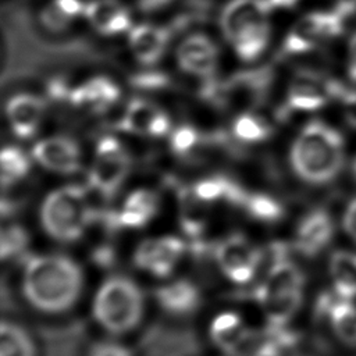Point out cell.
Wrapping results in <instances>:
<instances>
[{
	"instance_id": "obj_38",
	"label": "cell",
	"mask_w": 356,
	"mask_h": 356,
	"mask_svg": "<svg viewBox=\"0 0 356 356\" xmlns=\"http://www.w3.org/2000/svg\"><path fill=\"white\" fill-rule=\"evenodd\" d=\"M270 7H292L296 4L299 0H267Z\"/></svg>"
},
{
	"instance_id": "obj_2",
	"label": "cell",
	"mask_w": 356,
	"mask_h": 356,
	"mask_svg": "<svg viewBox=\"0 0 356 356\" xmlns=\"http://www.w3.org/2000/svg\"><path fill=\"white\" fill-rule=\"evenodd\" d=\"M22 288L33 307L46 313H60L76 302L82 288V273L70 257L36 256L25 266Z\"/></svg>"
},
{
	"instance_id": "obj_13",
	"label": "cell",
	"mask_w": 356,
	"mask_h": 356,
	"mask_svg": "<svg viewBox=\"0 0 356 356\" xmlns=\"http://www.w3.org/2000/svg\"><path fill=\"white\" fill-rule=\"evenodd\" d=\"M32 156L42 167L58 174H72L81 165V150L76 142L67 136L39 140L32 149Z\"/></svg>"
},
{
	"instance_id": "obj_20",
	"label": "cell",
	"mask_w": 356,
	"mask_h": 356,
	"mask_svg": "<svg viewBox=\"0 0 356 356\" xmlns=\"http://www.w3.org/2000/svg\"><path fill=\"white\" fill-rule=\"evenodd\" d=\"M71 102L93 111H104L120 97V88L104 76H96L76 86L70 93Z\"/></svg>"
},
{
	"instance_id": "obj_18",
	"label": "cell",
	"mask_w": 356,
	"mask_h": 356,
	"mask_svg": "<svg viewBox=\"0 0 356 356\" xmlns=\"http://www.w3.org/2000/svg\"><path fill=\"white\" fill-rule=\"evenodd\" d=\"M213 342L229 355H236L245 350V346L252 339V334L245 327L242 318L235 313H222L217 316L210 327Z\"/></svg>"
},
{
	"instance_id": "obj_3",
	"label": "cell",
	"mask_w": 356,
	"mask_h": 356,
	"mask_svg": "<svg viewBox=\"0 0 356 356\" xmlns=\"http://www.w3.org/2000/svg\"><path fill=\"white\" fill-rule=\"evenodd\" d=\"M267 0H231L222 10L220 25L235 53L245 61L256 60L270 39Z\"/></svg>"
},
{
	"instance_id": "obj_5",
	"label": "cell",
	"mask_w": 356,
	"mask_h": 356,
	"mask_svg": "<svg viewBox=\"0 0 356 356\" xmlns=\"http://www.w3.org/2000/svg\"><path fill=\"white\" fill-rule=\"evenodd\" d=\"M143 298L138 285L125 277H111L96 292L93 316L111 334H124L140 321Z\"/></svg>"
},
{
	"instance_id": "obj_33",
	"label": "cell",
	"mask_w": 356,
	"mask_h": 356,
	"mask_svg": "<svg viewBox=\"0 0 356 356\" xmlns=\"http://www.w3.org/2000/svg\"><path fill=\"white\" fill-rule=\"evenodd\" d=\"M341 228L345 235L356 245V196H353L345 206L341 216Z\"/></svg>"
},
{
	"instance_id": "obj_27",
	"label": "cell",
	"mask_w": 356,
	"mask_h": 356,
	"mask_svg": "<svg viewBox=\"0 0 356 356\" xmlns=\"http://www.w3.org/2000/svg\"><path fill=\"white\" fill-rule=\"evenodd\" d=\"M203 203L199 200L195 193H184L181 202V220L182 227L188 235H199L204 225V213H203Z\"/></svg>"
},
{
	"instance_id": "obj_22",
	"label": "cell",
	"mask_w": 356,
	"mask_h": 356,
	"mask_svg": "<svg viewBox=\"0 0 356 356\" xmlns=\"http://www.w3.org/2000/svg\"><path fill=\"white\" fill-rule=\"evenodd\" d=\"M156 295L161 307L174 314H186L199 303V292L196 286L185 280L161 286Z\"/></svg>"
},
{
	"instance_id": "obj_25",
	"label": "cell",
	"mask_w": 356,
	"mask_h": 356,
	"mask_svg": "<svg viewBox=\"0 0 356 356\" xmlns=\"http://www.w3.org/2000/svg\"><path fill=\"white\" fill-rule=\"evenodd\" d=\"M0 356H35V345L24 328L3 321L0 325Z\"/></svg>"
},
{
	"instance_id": "obj_15",
	"label": "cell",
	"mask_w": 356,
	"mask_h": 356,
	"mask_svg": "<svg viewBox=\"0 0 356 356\" xmlns=\"http://www.w3.org/2000/svg\"><path fill=\"white\" fill-rule=\"evenodd\" d=\"M44 113V103L42 99L33 95H15L6 106L7 120L14 131V134L22 139L32 136Z\"/></svg>"
},
{
	"instance_id": "obj_9",
	"label": "cell",
	"mask_w": 356,
	"mask_h": 356,
	"mask_svg": "<svg viewBox=\"0 0 356 356\" xmlns=\"http://www.w3.org/2000/svg\"><path fill=\"white\" fill-rule=\"evenodd\" d=\"M216 259L221 271L236 284L249 282L261 260V253L245 236L232 235L216 249Z\"/></svg>"
},
{
	"instance_id": "obj_34",
	"label": "cell",
	"mask_w": 356,
	"mask_h": 356,
	"mask_svg": "<svg viewBox=\"0 0 356 356\" xmlns=\"http://www.w3.org/2000/svg\"><path fill=\"white\" fill-rule=\"evenodd\" d=\"M89 356H131V353L118 343H99L92 348Z\"/></svg>"
},
{
	"instance_id": "obj_26",
	"label": "cell",
	"mask_w": 356,
	"mask_h": 356,
	"mask_svg": "<svg viewBox=\"0 0 356 356\" xmlns=\"http://www.w3.org/2000/svg\"><path fill=\"white\" fill-rule=\"evenodd\" d=\"M0 164H1V184L4 186L14 184L22 177H25L31 165L26 154L15 146H7L1 150Z\"/></svg>"
},
{
	"instance_id": "obj_31",
	"label": "cell",
	"mask_w": 356,
	"mask_h": 356,
	"mask_svg": "<svg viewBox=\"0 0 356 356\" xmlns=\"http://www.w3.org/2000/svg\"><path fill=\"white\" fill-rule=\"evenodd\" d=\"M196 142H197V132L189 125L177 128L171 135V147L177 153L189 152Z\"/></svg>"
},
{
	"instance_id": "obj_29",
	"label": "cell",
	"mask_w": 356,
	"mask_h": 356,
	"mask_svg": "<svg viewBox=\"0 0 356 356\" xmlns=\"http://www.w3.org/2000/svg\"><path fill=\"white\" fill-rule=\"evenodd\" d=\"M245 207L254 218L263 221H275L282 216V206L271 196L261 193L248 195Z\"/></svg>"
},
{
	"instance_id": "obj_28",
	"label": "cell",
	"mask_w": 356,
	"mask_h": 356,
	"mask_svg": "<svg viewBox=\"0 0 356 356\" xmlns=\"http://www.w3.org/2000/svg\"><path fill=\"white\" fill-rule=\"evenodd\" d=\"M234 134L245 142H259L268 136L267 122L253 114H242L234 122Z\"/></svg>"
},
{
	"instance_id": "obj_21",
	"label": "cell",
	"mask_w": 356,
	"mask_h": 356,
	"mask_svg": "<svg viewBox=\"0 0 356 356\" xmlns=\"http://www.w3.org/2000/svg\"><path fill=\"white\" fill-rule=\"evenodd\" d=\"M328 273L332 292L343 299L356 298V250L339 249L330 257Z\"/></svg>"
},
{
	"instance_id": "obj_17",
	"label": "cell",
	"mask_w": 356,
	"mask_h": 356,
	"mask_svg": "<svg viewBox=\"0 0 356 356\" xmlns=\"http://www.w3.org/2000/svg\"><path fill=\"white\" fill-rule=\"evenodd\" d=\"M335 337L349 346H356V305L350 299H343L334 292L325 295L321 306Z\"/></svg>"
},
{
	"instance_id": "obj_7",
	"label": "cell",
	"mask_w": 356,
	"mask_h": 356,
	"mask_svg": "<svg viewBox=\"0 0 356 356\" xmlns=\"http://www.w3.org/2000/svg\"><path fill=\"white\" fill-rule=\"evenodd\" d=\"M131 160L120 140L103 138L97 142L95 159L89 171L90 185L104 196L113 195L124 182Z\"/></svg>"
},
{
	"instance_id": "obj_24",
	"label": "cell",
	"mask_w": 356,
	"mask_h": 356,
	"mask_svg": "<svg viewBox=\"0 0 356 356\" xmlns=\"http://www.w3.org/2000/svg\"><path fill=\"white\" fill-rule=\"evenodd\" d=\"M160 113V108L146 100H134L125 110L121 128L136 135L150 136L153 124Z\"/></svg>"
},
{
	"instance_id": "obj_10",
	"label": "cell",
	"mask_w": 356,
	"mask_h": 356,
	"mask_svg": "<svg viewBox=\"0 0 356 356\" xmlns=\"http://www.w3.org/2000/svg\"><path fill=\"white\" fill-rule=\"evenodd\" d=\"M185 250L184 242L177 236L145 239L135 252V264L156 277H167Z\"/></svg>"
},
{
	"instance_id": "obj_11",
	"label": "cell",
	"mask_w": 356,
	"mask_h": 356,
	"mask_svg": "<svg viewBox=\"0 0 356 356\" xmlns=\"http://www.w3.org/2000/svg\"><path fill=\"white\" fill-rule=\"evenodd\" d=\"M335 222L332 216L324 209H316L303 216L295 231L293 245L305 256L321 253L332 241Z\"/></svg>"
},
{
	"instance_id": "obj_14",
	"label": "cell",
	"mask_w": 356,
	"mask_h": 356,
	"mask_svg": "<svg viewBox=\"0 0 356 356\" xmlns=\"http://www.w3.org/2000/svg\"><path fill=\"white\" fill-rule=\"evenodd\" d=\"M335 88L337 85L314 74H300L289 86L288 106L296 111H316L335 96Z\"/></svg>"
},
{
	"instance_id": "obj_23",
	"label": "cell",
	"mask_w": 356,
	"mask_h": 356,
	"mask_svg": "<svg viewBox=\"0 0 356 356\" xmlns=\"http://www.w3.org/2000/svg\"><path fill=\"white\" fill-rule=\"evenodd\" d=\"M157 197L152 191L138 189L134 191L125 200L124 209L118 214V221L124 227L139 228L156 214Z\"/></svg>"
},
{
	"instance_id": "obj_35",
	"label": "cell",
	"mask_w": 356,
	"mask_h": 356,
	"mask_svg": "<svg viewBox=\"0 0 356 356\" xmlns=\"http://www.w3.org/2000/svg\"><path fill=\"white\" fill-rule=\"evenodd\" d=\"M53 3L70 19L76 18L78 15L83 14V11H85V4L81 0H53Z\"/></svg>"
},
{
	"instance_id": "obj_37",
	"label": "cell",
	"mask_w": 356,
	"mask_h": 356,
	"mask_svg": "<svg viewBox=\"0 0 356 356\" xmlns=\"http://www.w3.org/2000/svg\"><path fill=\"white\" fill-rule=\"evenodd\" d=\"M349 76L353 83H356V38L352 40L349 50V65H348Z\"/></svg>"
},
{
	"instance_id": "obj_6",
	"label": "cell",
	"mask_w": 356,
	"mask_h": 356,
	"mask_svg": "<svg viewBox=\"0 0 356 356\" xmlns=\"http://www.w3.org/2000/svg\"><path fill=\"white\" fill-rule=\"evenodd\" d=\"M90 217L85 192L74 185L50 192L40 207V221L44 231L61 242L78 239L86 229Z\"/></svg>"
},
{
	"instance_id": "obj_12",
	"label": "cell",
	"mask_w": 356,
	"mask_h": 356,
	"mask_svg": "<svg viewBox=\"0 0 356 356\" xmlns=\"http://www.w3.org/2000/svg\"><path fill=\"white\" fill-rule=\"evenodd\" d=\"M177 61L182 71L197 78L211 76L218 64V49L203 35L193 33L185 38L177 49Z\"/></svg>"
},
{
	"instance_id": "obj_19",
	"label": "cell",
	"mask_w": 356,
	"mask_h": 356,
	"mask_svg": "<svg viewBox=\"0 0 356 356\" xmlns=\"http://www.w3.org/2000/svg\"><path fill=\"white\" fill-rule=\"evenodd\" d=\"M128 43L135 58L143 64L156 63L168 43V32L153 25H138L129 31Z\"/></svg>"
},
{
	"instance_id": "obj_4",
	"label": "cell",
	"mask_w": 356,
	"mask_h": 356,
	"mask_svg": "<svg viewBox=\"0 0 356 356\" xmlns=\"http://www.w3.org/2000/svg\"><path fill=\"white\" fill-rule=\"evenodd\" d=\"M302 296V271L281 252L256 289V299L268 321L274 327H281L298 312Z\"/></svg>"
},
{
	"instance_id": "obj_32",
	"label": "cell",
	"mask_w": 356,
	"mask_h": 356,
	"mask_svg": "<svg viewBox=\"0 0 356 356\" xmlns=\"http://www.w3.org/2000/svg\"><path fill=\"white\" fill-rule=\"evenodd\" d=\"M40 21L44 25V28L50 31H63L68 26V24L72 21L67 15H64L58 7L54 3H50L40 14Z\"/></svg>"
},
{
	"instance_id": "obj_36",
	"label": "cell",
	"mask_w": 356,
	"mask_h": 356,
	"mask_svg": "<svg viewBox=\"0 0 356 356\" xmlns=\"http://www.w3.org/2000/svg\"><path fill=\"white\" fill-rule=\"evenodd\" d=\"M342 102L345 103V121L349 127L356 129V93L353 92L352 95L346 96Z\"/></svg>"
},
{
	"instance_id": "obj_1",
	"label": "cell",
	"mask_w": 356,
	"mask_h": 356,
	"mask_svg": "<svg viewBox=\"0 0 356 356\" xmlns=\"http://www.w3.org/2000/svg\"><path fill=\"white\" fill-rule=\"evenodd\" d=\"M346 143L338 128L321 120L306 122L289 149V163L305 184L324 186L334 182L348 165Z\"/></svg>"
},
{
	"instance_id": "obj_39",
	"label": "cell",
	"mask_w": 356,
	"mask_h": 356,
	"mask_svg": "<svg viewBox=\"0 0 356 356\" xmlns=\"http://www.w3.org/2000/svg\"><path fill=\"white\" fill-rule=\"evenodd\" d=\"M346 168L349 170V172H350L352 178L356 181V154H355L352 159H349V160H348V165H346Z\"/></svg>"
},
{
	"instance_id": "obj_30",
	"label": "cell",
	"mask_w": 356,
	"mask_h": 356,
	"mask_svg": "<svg viewBox=\"0 0 356 356\" xmlns=\"http://www.w3.org/2000/svg\"><path fill=\"white\" fill-rule=\"evenodd\" d=\"M28 243V235L22 227L10 225L1 231V257H11L25 249Z\"/></svg>"
},
{
	"instance_id": "obj_16",
	"label": "cell",
	"mask_w": 356,
	"mask_h": 356,
	"mask_svg": "<svg viewBox=\"0 0 356 356\" xmlns=\"http://www.w3.org/2000/svg\"><path fill=\"white\" fill-rule=\"evenodd\" d=\"M83 15L103 35L131 31V15L118 0H92L85 4Z\"/></svg>"
},
{
	"instance_id": "obj_8",
	"label": "cell",
	"mask_w": 356,
	"mask_h": 356,
	"mask_svg": "<svg viewBox=\"0 0 356 356\" xmlns=\"http://www.w3.org/2000/svg\"><path fill=\"white\" fill-rule=\"evenodd\" d=\"M346 21L332 8L314 11L299 19L284 42V50L289 54H299L313 50L318 43L338 36Z\"/></svg>"
}]
</instances>
